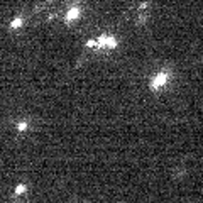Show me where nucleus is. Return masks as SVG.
<instances>
[{
	"instance_id": "obj_8",
	"label": "nucleus",
	"mask_w": 203,
	"mask_h": 203,
	"mask_svg": "<svg viewBox=\"0 0 203 203\" xmlns=\"http://www.w3.org/2000/svg\"><path fill=\"white\" fill-rule=\"evenodd\" d=\"M26 129V124H19V130H24Z\"/></svg>"
},
{
	"instance_id": "obj_7",
	"label": "nucleus",
	"mask_w": 203,
	"mask_h": 203,
	"mask_svg": "<svg viewBox=\"0 0 203 203\" xmlns=\"http://www.w3.org/2000/svg\"><path fill=\"white\" fill-rule=\"evenodd\" d=\"M95 44H97V41H88V43H86V46H95Z\"/></svg>"
},
{
	"instance_id": "obj_3",
	"label": "nucleus",
	"mask_w": 203,
	"mask_h": 203,
	"mask_svg": "<svg viewBox=\"0 0 203 203\" xmlns=\"http://www.w3.org/2000/svg\"><path fill=\"white\" fill-rule=\"evenodd\" d=\"M115 46H117V41H115L114 39V37H107V48H115Z\"/></svg>"
},
{
	"instance_id": "obj_2",
	"label": "nucleus",
	"mask_w": 203,
	"mask_h": 203,
	"mask_svg": "<svg viewBox=\"0 0 203 203\" xmlns=\"http://www.w3.org/2000/svg\"><path fill=\"white\" fill-rule=\"evenodd\" d=\"M76 17H78V9L74 7V9H71V10L68 12V15H66V20L69 22V20H73V19H76Z\"/></svg>"
},
{
	"instance_id": "obj_1",
	"label": "nucleus",
	"mask_w": 203,
	"mask_h": 203,
	"mask_svg": "<svg viewBox=\"0 0 203 203\" xmlns=\"http://www.w3.org/2000/svg\"><path fill=\"white\" fill-rule=\"evenodd\" d=\"M166 81H168V74L166 73H159V74H156V78L152 80L151 86L152 88H159V86L166 85Z\"/></svg>"
},
{
	"instance_id": "obj_4",
	"label": "nucleus",
	"mask_w": 203,
	"mask_h": 203,
	"mask_svg": "<svg viewBox=\"0 0 203 203\" xmlns=\"http://www.w3.org/2000/svg\"><path fill=\"white\" fill-rule=\"evenodd\" d=\"M107 37H109V36H100V37H98V41H97L98 46H107Z\"/></svg>"
},
{
	"instance_id": "obj_6",
	"label": "nucleus",
	"mask_w": 203,
	"mask_h": 203,
	"mask_svg": "<svg viewBox=\"0 0 203 203\" xmlns=\"http://www.w3.org/2000/svg\"><path fill=\"white\" fill-rule=\"evenodd\" d=\"M24 190H26V186H24V185H20V186H17V190H15V193H17V195H20V193H24Z\"/></svg>"
},
{
	"instance_id": "obj_5",
	"label": "nucleus",
	"mask_w": 203,
	"mask_h": 203,
	"mask_svg": "<svg viewBox=\"0 0 203 203\" xmlns=\"http://www.w3.org/2000/svg\"><path fill=\"white\" fill-rule=\"evenodd\" d=\"M20 24H22V20H20V19L17 17V19H14V22L10 24V27H12V29H15V27H19Z\"/></svg>"
}]
</instances>
